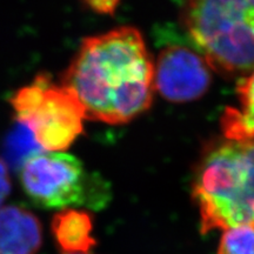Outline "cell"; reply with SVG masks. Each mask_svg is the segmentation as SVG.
Wrapping results in <instances>:
<instances>
[{"label": "cell", "instance_id": "7", "mask_svg": "<svg viewBox=\"0 0 254 254\" xmlns=\"http://www.w3.org/2000/svg\"><path fill=\"white\" fill-rule=\"evenodd\" d=\"M43 226L36 214L18 205L0 207V254H37Z\"/></svg>", "mask_w": 254, "mask_h": 254}, {"label": "cell", "instance_id": "10", "mask_svg": "<svg viewBox=\"0 0 254 254\" xmlns=\"http://www.w3.org/2000/svg\"><path fill=\"white\" fill-rule=\"evenodd\" d=\"M218 254H254V228L238 226L225 230Z\"/></svg>", "mask_w": 254, "mask_h": 254}, {"label": "cell", "instance_id": "6", "mask_svg": "<svg viewBox=\"0 0 254 254\" xmlns=\"http://www.w3.org/2000/svg\"><path fill=\"white\" fill-rule=\"evenodd\" d=\"M209 65L189 47L167 46L154 65V88L172 103L198 99L211 84Z\"/></svg>", "mask_w": 254, "mask_h": 254}, {"label": "cell", "instance_id": "3", "mask_svg": "<svg viewBox=\"0 0 254 254\" xmlns=\"http://www.w3.org/2000/svg\"><path fill=\"white\" fill-rule=\"evenodd\" d=\"M184 23L209 67L254 71V0H186Z\"/></svg>", "mask_w": 254, "mask_h": 254}, {"label": "cell", "instance_id": "2", "mask_svg": "<svg viewBox=\"0 0 254 254\" xmlns=\"http://www.w3.org/2000/svg\"><path fill=\"white\" fill-rule=\"evenodd\" d=\"M201 232L254 228V139H226L200 163L193 184Z\"/></svg>", "mask_w": 254, "mask_h": 254}, {"label": "cell", "instance_id": "4", "mask_svg": "<svg viewBox=\"0 0 254 254\" xmlns=\"http://www.w3.org/2000/svg\"><path fill=\"white\" fill-rule=\"evenodd\" d=\"M20 183L34 204L49 209H99L110 199L103 178L88 172L77 157L64 152L28 155L21 165Z\"/></svg>", "mask_w": 254, "mask_h": 254}, {"label": "cell", "instance_id": "9", "mask_svg": "<svg viewBox=\"0 0 254 254\" xmlns=\"http://www.w3.org/2000/svg\"><path fill=\"white\" fill-rule=\"evenodd\" d=\"M239 107H227L221 119L225 138L254 139V71L238 82Z\"/></svg>", "mask_w": 254, "mask_h": 254}, {"label": "cell", "instance_id": "1", "mask_svg": "<svg viewBox=\"0 0 254 254\" xmlns=\"http://www.w3.org/2000/svg\"><path fill=\"white\" fill-rule=\"evenodd\" d=\"M62 84L77 98L87 120L126 124L151 106L154 64L140 32L118 27L82 40Z\"/></svg>", "mask_w": 254, "mask_h": 254}, {"label": "cell", "instance_id": "12", "mask_svg": "<svg viewBox=\"0 0 254 254\" xmlns=\"http://www.w3.org/2000/svg\"><path fill=\"white\" fill-rule=\"evenodd\" d=\"M11 178H9L8 168L4 161L0 159V207L5 202L9 193H11Z\"/></svg>", "mask_w": 254, "mask_h": 254}, {"label": "cell", "instance_id": "11", "mask_svg": "<svg viewBox=\"0 0 254 254\" xmlns=\"http://www.w3.org/2000/svg\"><path fill=\"white\" fill-rule=\"evenodd\" d=\"M88 7L101 14H111L118 7L120 0H82Z\"/></svg>", "mask_w": 254, "mask_h": 254}, {"label": "cell", "instance_id": "8", "mask_svg": "<svg viewBox=\"0 0 254 254\" xmlns=\"http://www.w3.org/2000/svg\"><path fill=\"white\" fill-rule=\"evenodd\" d=\"M51 231L64 254H91L95 246L93 219L86 209H60L52 219Z\"/></svg>", "mask_w": 254, "mask_h": 254}, {"label": "cell", "instance_id": "5", "mask_svg": "<svg viewBox=\"0 0 254 254\" xmlns=\"http://www.w3.org/2000/svg\"><path fill=\"white\" fill-rule=\"evenodd\" d=\"M15 119L44 152L66 151L84 131L85 113L72 92L40 74L9 99Z\"/></svg>", "mask_w": 254, "mask_h": 254}]
</instances>
